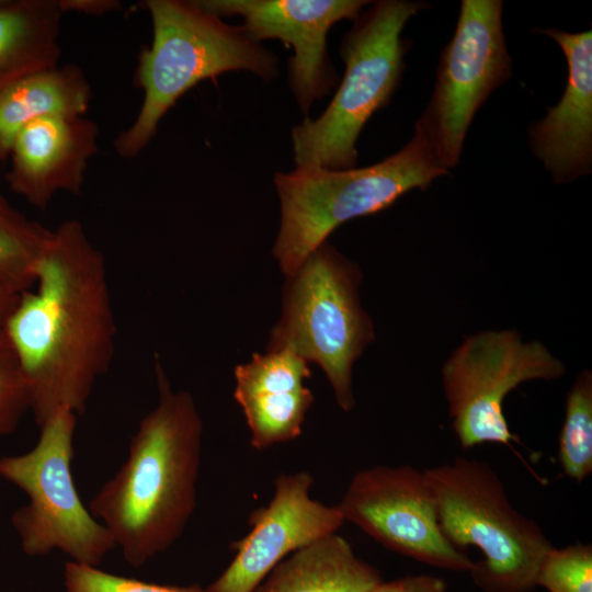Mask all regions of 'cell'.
Wrapping results in <instances>:
<instances>
[{
	"label": "cell",
	"mask_w": 592,
	"mask_h": 592,
	"mask_svg": "<svg viewBox=\"0 0 592 592\" xmlns=\"http://www.w3.org/2000/svg\"><path fill=\"white\" fill-rule=\"evenodd\" d=\"M34 286L21 293L4 331L39 428L60 408L84 413L111 366L117 328L105 258L80 221L52 231Z\"/></svg>",
	"instance_id": "6da1fadb"
},
{
	"label": "cell",
	"mask_w": 592,
	"mask_h": 592,
	"mask_svg": "<svg viewBox=\"0 0 592 592\" xmlns=\"http://www.w3.org/2000/svg\"><path fill=\"white\" fill-rule=\"evenodd\" d=\"M157 406L140 421L128 456L89 501L125 561L145 565L183 534L196 508L203 421L189 391L173 390L156 361Z\"/></svg>",
	"instance_id": "7a4b0ae2"
},
{
	"label": "cell",
	"mask_w": 592,
	"mask_h": 592,
	"mask_svg": "<svg viewBox=\"0 0 592 592\" xmlns=\"http://www.w3.org/2000/svg\"><path fill=\"white\" fill-rule=\"evenodd\" d=\"M145 7L152 39L139 54L136 70L144 99L134 122L114 140L116 153L125 159L137 157L149 145L166 113L201 81L232 70L253 72L264 81L278 73L272 52L196 0H148Z\"/></svg>",
	"instance_id": "3957f363"
},
{
	"label": "cell",
	"mask_w": 592,
	"mask_h": 592,
	"mask_svg": "<svg viewBox=\"0 0 592 592\" xmlns=\"http://www.w3.org/2000/svg\"><path fill=\"white\" fill-rule=\"evenodd\" d=\"M448 170L415 123L412 138L380 162L348 170L295 168L277 172L281 225L272 249L281 271L293 274L340 225L380 212L405 193L426 190Z\"/></svg>",
	"instance_id": "277c9868"
},
{
	"label": "cell",
	"mask_w": 592,
	"mask_h": 592,
	"mask_svg": "<svg viewBox=\"0 0 592 592\" xmlns=\"http://www.w3.org/2000/svg\"><path fill=\"white\" fill-rule=\"evenodd\" d=\"M426 8L422 1L380 0L355 19L340 45L345 71L333 99L319 117L292 129L296 168H355L361 130L401 81L411 44L401 32Z\"/></svg>",
	"instance_id": "5b68a950"
},
{
	"label": "cell",
	"mask_w": 592,
	"mask_h": 592,
	"mask_svg": "<svg viewBox=\"0 0 592 592\" xmlns=\"http://www.w3.org/2000/svg\"><path fill=\"white\" fill-rule=\"evenodd\" d=\"M441 528L458 549L476 547L482 559L468 572L485 592H531L554 547L542 527L511 503L486 462L456 457L424 469Z\"/></svg>",
	"instance_id": "8992f818"
},
{
	"label": "cell",
	"mask_w": 592,
	"mask_h": 592,
	"mask_svg": "<svg viewBox=\"0 0 592 592\" xmlns=\"http://www.w3.org/2000/svg\"><path fill=\"white\" fill-rule=\"evenodd\" d=\"M358 266L325 241L291 275L282 296V315L270 333L266 351L289 349L325 372L343 411L355 405L352 369L374 340L363 310Z\"/></svg>",
	"instance_id": "52a82bcc"
},
{
	"label": "cell",
	"mask_w": 592,
	"mask_h": 592,
	"mask_svg": "<svg viewBox=\"0 0 592 592\" xmlns=\"http://www.w3.org/2000/svg\"><path fill=\"white\" fill-rule=\"evenodd\" d=\"M77 418L68 408L57 410L39 426L32 449L0 457V477L29 498L11 517L25 555L59 550L72 562L98 567L116 545L83 504L75 485L71 462Z\"/></svg>",
	"instance_id": "ba28073f"
},
{
	"label": "cell",
	"mask_w": 592,
	"mask_h": 592,
	"mask_svg": "<svg viewBox=\"0 0 592 592\" xmlns=\"http://www.w3.org/2000/svg\"><path fill=\"white\" fill-rule=\"evenodd\" d=\"M563 363L539 341L524 343L513 330L467 337L442 368L453 430L463 448L519 442L508 425L503 401L522 383L563 376Z\"/></svg>",
	"instance_id": "9c48e42d"
},
{
	"label": "cell",
	"mask_w": 592,
	"mask_h": 592,
	"mask_svg": "<svg viewBox=\"0 0 592 592\" xmlns=\"http://www.w3.org/2000/svg\"><path fill=\"white\" fill-rule=\"evenodd\" d=\"M502 9L501 0L462 1L454 35L440 56L432 96L415 122L447 170L459 162L477 111L511 77Z\"/></svg>",
	"instance_id": "30bf717a"
},
{
	"label": "cell",
	"mask_w": 592,
	"mask_h": 592,
	"mask_svg": "<svg viewBox=\"0 0 592 592\" xmlns=\"http://www.w3.org/2000/svg\"><path fill=\"white\" fill-rule=\"evenodd\" d=\"M337 505L345 522L395 553L451 571L469 572L474 566L443 533L424 470L410 465L358 470Z\"/></svg>",
	"instance_id": "8fae6325"
},
{
	"label": "cell",
	"mask_w": 592,
	"mask_h": 592,
	"mask_svg": "<svg viewBox=\"0 0 592 592\" xmlns=\"http://www.w3.org/2000/svg\"><path fill=\"white\" fill-rule=\"evenodd\" d=\"M221 18L239 15L248 36L281 39L293 48L288 84L303 113L337 86L339 77L327 50V34L341 20H355L365 0H196Z\"/></svg>",
	"instance_id": "7c38bea8"
},
{
	"label": "cell",
	"mask_w": 592,
	"mask_h": 592,
	"mask_svg": "<svg viewBox=\"0 0 592 592\" xmlns=\"http://www.w3.org/2000/svg\"><path fill=\"white\" fill-rule=\"evenodd\" d=\"M314 477L300 470L280 474L266 505L249 516L250 531L231 547L235 556L206 592H254L283 559L345 523L338 505L310 496Z\"/></svg>",
	"instance_id": "4fadbf2b"
},
{
	"label": "cell",
	"mask_w": 592,
	"mask_h": 592,
	"mask_svg": "<svg viewBox=\"0 0 592 592\" xmlns=\"http://www.w3.org/2000/svg\"><path fill=\"white\" fill-rule=\"evenodd\" d=\"M98 138L96 123L84 115H54L27 124L11 145L9 189L41 210L59 192L79 195Z\"/></svg>",
	"instance_id": "5bb4252c"
},
{
	"label": "cell",
	"mask_w": 592,
	"mask_h": 592,
	"mask_svg": "<svg viewBox=\"0 0 592 592\" xmlns=\"http://www.w3.org/2000/svg\"><path fill=\"white\" fill-rule=\"evenodd\" d=\"M565 54L568 76L559 102L528 128V144L554 181L570 182L592 167V32L543 29Z\"/></svg>",
	"instance_id": "9a60e30c"
},
{
	"label": "cell",
	"mask_w": 592,
	"mask_h": 592,
	"mask_svg": "<svg viewBox=\"0 0 592 592\" xmlns=\"http://www.w3.org/2000/svg\"><path fill=\"white\" fill-rule=\"evenodd\" d=\"M309 377L308 362L289 349L254 353L249 363L235 368L234 398L242 409L253 448L263 451L300 435L315 399L305 385Z\"/></svg>",
	"instance_id": "2e32d148"
},
{
	"label": "cell",
	"mask_w": 592,
	"mask_h": 592,
	"mask_svg": "<svg viewBox=\"0 0 592 592\" xmlns=\"http://www.w3.org/2000/svg\"><path fill=\"white\" fill-rule=\"evenodd\" d=\"M383 578L333 533L292 553L254 592H369Z\"/></svg>",
	"instance_id": "e0dca14e"
},
{
	"label": "cell",
	"mask_w": 592,
	"mask_h": 592,
	"mask_svg": "<svg viewBox=\"0 0 592 592\" xmlns=\"http://www.w3.org/2000/svg\"><path fill=\"white\" fill-rule=\"evenodd\" d=\"M92 90L73 64L25 76L0 90V161H7L16 134L27 124L54 115H84Z\"/></svg>",
	"instance_id": "ac0fdd59"
},
{
	"label": "cell",
	"mask_w": 592,
	"mask_h": 592,
	"mask_svg": "<svg viewBox=\"0 0 592 592\" xmlns=\"http://www.w3.org/2000/svg\"><path fill=\"white\" fill-rule=\"evenodd\" d=\"M58 0H0V90L59 65Z\"/></svg>",
	"instance_id": "d6986e66"
},
{
	"label": "cell",
	"mask_w": 592,
	"mask_h": 592,
	"mask_svg": "<svg viewBox=\"0 0 592 592\" xmlns=\"http://www.w3.org/2000/svg\"><path fill=\"white\" fill-rule=\"evenodd\" d=\"M52 231L13 206L0 191V280L20 293L31 289Z\"/></svg>",
	"instance_id": "ffe728a7"
},
{
	"label": "cell",
	"mask_w": 592,
	"mask_h": 592,
	"mask_svg": "<svg viewBox=\"0 0 592 592\" xmlns=\"http://www.w3.org/2000/svg\"><path fill=\"white\" fill-rule=\"evenodd\" d=\"M558 459L563 475L581 483L592 473V374L582 371L566 399Z\"/></svg>",
	"instance_id": "44dd1931"
},
{
	"label": "cell",
	"mask_w": 592,
	"mask_h": 592,
	"mask_svg": "<svg viewBox=\"0 0 592 592\" xmlns=\"http://www.w3.org/2000/svg\"><path fill=\"white\" fill-rule=\"evenodd\" d=\"M536 585L548 592H592V545L554 546L539 566Z\"/></svg>",
	"instance_id": "7402d4cb"
},
{
	"label": "cell",
	"mask_w": 592,
	"mask_h": 592,
	"mask_svg": "<svg viewBox=\"0 0 592 592\" xmlns=\"http://www.w3.org/2000/svg\"><path fill=\"white\" fill-rule=\"evenodd\" d=\"M64 584L66 592H206L200 584H157L72 561L65 565Z\"/></svg>",
	"instance_id": "603a6c76"
},
{
	"label": "cell",
	"mask_w": 592,
	"mask_h": 592,
	"mask_svg": "<svg viewBox=\"0 0 592 592\" xmlns=\"http://www.w3.org/2000/svg\"><path fill=\"white\" fill-rule=\"evenodd\" d=\"M30 411L26 382L16 354L4 331L0 330V439L19 426Z\"/></svg>",
	"instance_id": "cb8c5ba5"
},
{
	"label": "cell",
	"mask_w": 592,
	"mask_h": 592,
	"mask_svg": "<svg viewBox=\"0 0 592 592\" xmlns=\"http://www.w3.org/2000/svg\"><path fill=\"white\" fill-rule=\"evenodd\" d=\"M369 592H448L445 581L433 574H411L383 580Z\"/></svg>",
	"instance_id": "d4e9b609"
},
{
	"label": "cell",
	"mask_w": 592,
	"mask_h": 592,
	"mask_svg": "<svg viewBox=\"0 0 592 592\" xmlns=\"http://www.w3.org/2000/svg\"><path fill=\"white\" fill-rule=\"evenodd\" d=\"M62 13L76 11L89 15H102L121 8L116 0H58Z\"/></svg>",
	"instance_id": "484cf974"
},
{
	"label": "cell",
	"mask_w": 592,
	"mask_h": 592,
	"mask_svg": "<svg viewBox=\"0 0 592 592\" xmlns=\"http://www.w3.org/2000/svg\"><path fill=\"white\" fill-rule=\"evenodd\" d=\"M20 296V292L0 280V330L4 329L9 317L19 303Z\"/></svg>",
	"instance_id": "4316f807"
}]
</instances>
